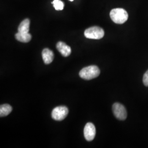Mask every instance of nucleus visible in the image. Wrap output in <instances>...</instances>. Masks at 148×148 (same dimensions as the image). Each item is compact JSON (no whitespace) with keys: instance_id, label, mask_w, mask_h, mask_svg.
<instances>
[{"instance_id":"nucleus-12","label":"nucleus","mask_w":148,"mask_h":148,"mask_svg":"<svg viewBox=\"0 0 148 148\" xmlns=\"http://www.w3.org/2000/svg\"><path fill=\"white\" fill-rule=\"evenodd\" d=\"M52 3L55 10L57 11H62L64 9V3L61 0H54Z\"/></svg>"},{"instance_id":"nucleus-4","label":"nucleus","mask_w":148,"mask_h":148,"mask_svg":"<svg viewBox=\"0 0 148 148\" xmlns=\"http://www.w3.org/2000/svg\"><path fill=\"white\" fill-rule=\"evenodd\" d=\"M69 113L68 108L65 106H59L53 109L52 117L56 121H62Z\"/></svg>"},{"instance_id":"nucleus-5","label":"nucleus","mask_w":148,"mask_h":148,"mask_svg":"<svg viewBox=\"0 0 148 148\" xmlns=\"http://www.w3.org/2000/svg\"><path fill=\"white\" fill-rule=\"evenodd\" d=\"M113 113L117 119L125 120L127 116V111L125 107L121 104L115 103L112 106Z\"/></svg>"},{"instance_id":"nucleus-10","label":"nucleus","mask_w":148,"mask_h":148,"mask_svg":"<svg viewBox=\"0 0 148 148\" xmlns=\"http://www.w3.org/2000/svg\"><path fill=\"white\" fill-rule=\"evenodd\" d=\"M30 20L29 19H25L21 21L19 24L18 31L19 32H29L30 29Z\"/></svg>"},{"instance_id":"nucleus-3","label":"nucleus","mask_w":148,"mask_h":148,"mask_svg":"<svg viewBox=\"0 0 148 148\" xmlns=\"http://www.w3.org/2000/svg\"><path fill=\"white\" fill-rule=\"evenodd\" d=\"M84 34L87 38L99 40L104 37V31L101 27H92L86 29Z\"/></svg>"},{"instance_id":"nucleus-1","label":"nucleus","mask_w":148,"mask_h":148,"mask_svg":"<svg viewBox=\"0 0 148 148\" xmlns=\"http://www.w3.org/2000/svg\"><path fill=\"white\" fill-rule=\"evenodd\" d=\"M100 74V70L95 65H90L82 69L79 73L81 78L90 80L97 77Z\"/></svg>"},{"instance_id":"nucleus-9","label":"nucleus","mask_w":148,"mask_h":148,"mask_svg":"<svg viewBox=\"0 0 148 148\" xmlns=\"http://www.w3.org/2000/svg\"><path fill=\"white\" fill-rule=\"evenodd\" d=\"M16 39L21 42L27 43L32 40V35L29 32H18L15 35Z\"/></svg>"},{"instance_id":"nucleus-11","label":"nucleus","mask_w":148,"mask_h":148,"mask_svg":"<svg viewBox=\"0 0 148 148\" xmlns=\"http://www.w3.org/2000/svg\"><path fill=\"white\" fill-rule=\"evenodd\" d=\"M12 111V108L10 105L5 104L0 106V116L4 117L8 115Z\"/></svg>"},{"instance_id":"nucleus-8","label":"nucleus","mask_w":148,"mask_h":148,"mask_svg":"<svg viewBox=\"0 0 148 148\" xmlns=\"http://www.w3.org/2000/svg\"><path fill=\"white\" fill-rule=\"evenodd\" d=\"M43 60L45 64H49L53 62L54 59V53L48 48H45L42 52Z\"/></svg>"},{"instance_id":"nucleus-6","label":"nucleus","mask_w":148,"mask_h":148,"mask_svg":"<svg viewBox=\"0 0 148 148\" xmlns=\"http://www.w3.org/2000/svg\"><path fill=\"white\" fill-rule=\"evenodd\" d=\"M95 133L96 130L95 125L90 122L87 123L85 125L84 128V136L85 139L88 142L93 140L95 137Z\"/></svg>"},{"instance_id":"nucleus-14","label":"nucleus","mask_w":148,"mask_h":148,"mask_svg":"<svg viewBox=\"0 0 148 148\" xmlns=\"http://www.w3.org/2000/svg\"><path fill=\"white\" fill-rule=\"evenodd\" d=\"M70 1H73L74 0H70Z\"/></svg>"},{"instance_id":"nucleus-2","label":"nucleus","mask_w":148,"mask_h":148,"mask_svg":"<svg viewBox=\"0 0 148 148\" xmlns=\"http://www.w3.org/2000/svg\"><path fill=\"white\" fill-rule=\"evenodd\" d=\"M110 16L115 23L122 24L127 21L128 14L127 11L123 8H114L110 12Z\"/></svg>"},{"instance_id":"nucleus-13","label":"nucleus","mask_w":148,"mask_h":148,"mask_svg":"<svg viewBox=\"0 0 148 148\" xmlns=\"http://www.w3.org/2000/svg\"><path fill=\"white\" fill-rule=\"evenodd\" d=\"M143 82L144 85L148 87V70L145 72L143 76Z\"/></svg>"},{"instance_id":"nucleus-7","label":"nucleus","mask_w":148,"mask_h":148,"mask_svg":"<svg viewBox=\"0 0 148 148\" xmlns=\"http://www.w3.org/2000/svg\"><path fill=\"white\" fill-rule=\"evenodd\" d=\"M56 47L59 52L64 57H68L71 53V49L70 47L63 42L60 41L57 43Z\"/></svg>"}]
</instances>
